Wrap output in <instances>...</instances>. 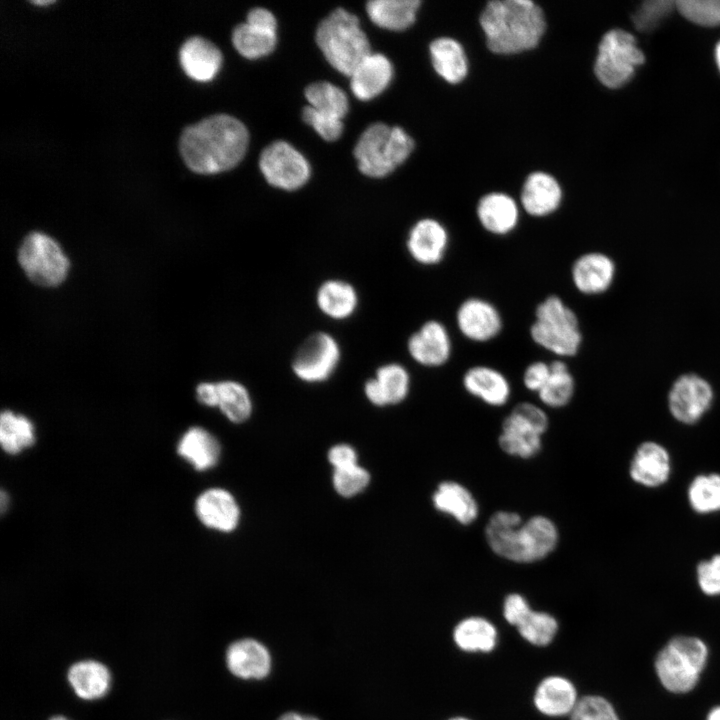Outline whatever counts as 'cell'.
Instances as JSON below:
<instances>
[{"instance_id":"cell-21","label":"cell","mask_w":720,"mask_h":720,"mask_svg":"<svg viewBox=\"0 0 720 720\" xmlns=\"http://www.w3.org/2000/svg\"><path fill=\"white\" fill-rule=\"evenodd\" d=\"M434 509L461 526H470L479 517V502L472 491L456 480L440 481L431 495Z\"/></svg>"},{"instance_id":"cell-4","label":"cell","mask_w":720,"mask_h":720,"mask_svg":"<svg viewBox=\"0 0 720 720\" xmlns=\"http://www.w3.org/2000/svg\"><path fill=\"white\" fill-rule=\"evenodd\" d=\"M529 335L537 346L560 359L576 356L583 342L576 312L555 294L537 304Z\"/></svg>"},{"instance_id":"cell-33","label":"cell","mask_w":720,"mask_h":720,"mask_svg":"<svg viewBox=\"0 0 720 720\" xmlns=\"http://www.w3.org/2000/svg\"><path fill=\"white\" fill-rule=\"evenodd\" d=\"M420 5V0H372L367 2L366 11L375 25L401 31L415 22Z\"/></svg>"},{"instance_id":"cell-49","label":"cell","mask_w":720,"mask_h":720,"mask_svg":"<svg viewBox=\"0 0 720 720\" xmlns=\"http://www.w3.org/2000/svg\"><path fill=\"white\" fill-rule=\"evenodd\" d=\"M528 601L519 593H510L503 604V615L506 621L517 626L530 612Z\"/></svg>"},{"instance_id":"cell-25","label":"cell","mask_w":720,"mask_h":720,"mask_svg":"<svg viewBox=\"0 0 720 720\" xmlns=\"http://www.w3.org/2000/svg\"><path fill=\"white\" fill-rule=\"evenodd\" d=\"M524 211L533 217H545L555 212L562 201V189L550 174L537 171L526 178L520 195Z\"/></svg>"},{"instance_id":"cell-40","label":"cell","mask_w":720,"mask_h":720,"mask_svg":"<svg viewBox=\"0 0 720 720\" xmlns=\"http://www.w3.org/2000/svg\"><path fill=\"white\" fill-rule=\"evenodd\" d=\"M304 93L309 106L321 113L343 119L348 112L346 93L332 83L314 82L306 87Z\"/></svg>"},{"instance_id":"cell-31","label":"cell","mask_w":720,"mask_h":720,"mask_svg":"<svg viewBox=\"0 0 720 720\" xmlns=\"http://www.w3.org/2000/svg\"><path fill=\"white\" fill-rule=\"evenodd\" d=\"M435 72L450 84L463 81L468 73V61L463 46L450 37L433 40L429 46Z\"/></svg>"},{"instance_id":"cell-20","label":"cell","mask_w":720,"mask_h":720,"mask_svg":"<svg viewBox=\"0 0 720 720\" xmlns=\"http://www.w3.org/2000/svg\"><path fill=\"white\" fill-rule=\"evenodd\" d=\"M671 470L672 463L668 450L655 441L641 443L629 464L630 478L646 488H656L665 484Z\"/></svg>"},{"instance_id":"cell-56","label":"cell","mask_w":720,"mask_h":720,"mask_svg":"<svg viewBox=\"0 0 720 720\" xmlns=\"http://www.w3.org/2000/svg\"><path fill=\"white\" fill-rule=\"evenodd\" d=\"M31 2H33L34 4H37V5H46V4L52 3L53 1L52 0H37V1L34 0Z\"/></svg>"},{"instance_id":"cell-54","label":"cell","mask_w":720,"mask_h":720,"mask_svg":"<svg viewBox=\"0 0 720 720\" xmlns=\"http://www.w3.org/2000/svg\"><path fill=\"white\" fill-rule=\"evenodd\" d=\"M1 512L4 513L8 504V496L4 490L1 491Z\"/></svg>"},{"instance_id":"cell-30","label":"cell","mask_w":720,"mask_h":720,"mask_svg":"<svg viewBox=\"0 0 720 720\" xmlns=\"http://www.w3.org/2000/svg\"><path fill=\"white\" fill-rule=\"evenodd\" d=\"M218 440L202 427H191L180 438L177 453L197 471L214 467L220 457Z\"/></svg>"},{"instance_id":"cell-50","label":"cell","mask_w":720,"mask_h":720,"mask_svg":"<svg viewBox=\"0 0 720 720\" xmlns=\"http://www.w3.org/2000/svg\"><path fill=\"white\" fill-rule=\"evenodd\" d=\"M328 459L335 470L357 465V456L354 449L346 444L332 447L328 453Z\"/></svg>"},{"instance_id":"cell-43","label":"cell","mask_w":720,"mask_h":720,"mask_svg":"<svg viewBox=\"0 0 720 720\" xmlns=\"http://www.w3.org/2000/svg\"><path fill=\"white\" fill-rule=\"evenodd\" d=\"M676 8L672 0H649L642 3L632 15L634 26L639 31H651Z\"/></svg>"},{"instance_id":"cell-26","label":"cell","mask_w":720,"mask_h":720,"mask_svg":"<svg viewBox=\"0 0 720 720\" xmlns=\"http://www.w3.org/2000/svg\"><path fill=\"white\" fill-rule=\"evenodd\" d=\"M476 215L481 226L496 236L510 234L519 222V207L515 200L502 192L484 195L476 207Z\"/></svg>"},{"instance_id":"cell-1","label":"cell","mask_w":720,"mask_h":720,"mask_svg":"<svg viewBox=\"0 0 720 720\" xmlns=\"http://www.w3.org/2000/svg\"><path fill=\"white\" fill-rule=\"evenodd\" d=\"M249 142L245 125L228 114H215L187 126L179 139L186 165L196 173L212 174L235 167Z\"/></svg>"},{"instance_id":"cell-47","label":"cell","mask_w":720,"mask_h":720,"mask_svg":"<svg viewBox=\"0 0 720 720\" xmlns=\"http://www.w3.org/2000/svg\"><path fill=\"white\" fill-rule=\"evenodd\" d=\"M697 582L701 591L709 596L720 595V554L702 560L696 568Z\"/></svg>"},{"instance_id":"cell-9","label":"cell","mask_w":720,"mask_h":720,"mask_svg":"<svg viewBox=\"0 0 720 720\" xmlns=\"http://www.w3.org/2000/svg\"><path fill=\"white\" fill-rule=\"evenodd\" d=\"M18 261L27 277L44 287L62 283L70 266L60 245L41 232H32L24 238L19 247Z\"/></svg>"},{"instance_id":"cell-24","label":"cell","mask_w":720,"mask_h":720,"mask_svg":"<svg viewBox=\"0 0 720 720\" xmlns=\"http://www.w3.org/2000/svg\"><path fill=\"white\" fill-rule=\"evenodd\" d=\"M195 513L206 527L221 532L234 530L240 518V509L233 495L221 488L202 492L196 499Z\"/></svg>"},{"instance_id":"cell-35","label":"cell","mask_w":720,"mask_h":720,"mask_svg":"<svg viewBox=\"0 0 720 720\" xmlns=\"http://www.w3.org/2000/svg\"><path fill=\"white\" fill-rule=\"evenodd\" d=\"M549 364L550 377L537 396L543 406L560 409L572 401L576 391V382L565 359L556 358Z\"/></svg>"},{"instance_id":"cell-28","label":"cell","mask_w":720,"mask_h":720,"mask_svg":"<svg viewBox=\"0 0 720 720\" xmlns=\"http://www.w3.org/2000/svg\"><path fill=\"white\" fill-rule=\"evenodd\" d=\"M393 77V66L383 54L370 53L355 68L350 87L356 98L367 101L382 93Z\"/></svg>"},{"instance_id":"cell-29","label":"cell","mask_w":720,"mask_h":720,"mask_svg":"<svg viewBox=\"0 0 720 720\" xmlns=\"http://www.w3.org/2000/svg\"><path fill=\"white\" fill-rule=\"evenodd\" d=\"M226 662L232 674L244 679L264 678L271 666L268 650L253 639H242L231 644L226 653Z\"/></svg>"},{"instance_id":"cell-51","label":"cell","mask_w":720,"mask_h":720,"mask_svg":"<svg viewBox=\"0 0 720 720\" xmlns=\"http://www.w3.org/2000/svg\"><path fill=\"white\" fill-rule=\"evenodd\" d=\"M196 396L200 403L209 407H217V382H202L196 388Z\"/></svg>"},{"instance_id":"cell-32","label":"cell","mask_w":720,"mask_h":720,"mask_svg":"<svg viewBox=\"0 0 720 720\" xmlns=\"http://www.w3.org/2000/svg\"><path fill=\"white\" fill-rule=\"evenodd\" d=\"M577 701L573 684L559 676L545 678L537 687L534 696L536 708L548 716L571 714Z\"/></svg>"},{"instance_id":"cell-39","label":"cell","mask_w":720,"mask_h":720,"mask_svg":"<svg viewBox=\"0 0 720 720\" xmlns=\"http://www.w3.org/2000/svg\"><path fill=\"white\" fill-rule=\"evenodd\" d=\"M692 510L698 514H712L720 511V474L708 473L695 476L687 490Z\"/></svg>"},{"instance_id":"cell-14","label":"cell","mask_w":720,"mask_h":720,"mask_svg":"<svg viewBox=\"0 0 720 720\" xmlns=\"http://www.w3.org/2000/svg\"><path fill=\"white\" fill-rule=\"evenodd\" d=\"M406 349L409 357L419 366L440 368L452 356L451 334L442 321L429 319L409 335Z\"/></svg>"},{"instance_id":"cell-55","label":"cell","mask_w":720,"mask_h":720,"mask_svg":"<svg viewBox=\"0 0 720 720\" xmlns=\"http://www.w3.org/2000/svg\"><path fill=\"white\" fill-rule=\"evenodd\" d=\"M715 58H716L717 66L720 70V41L718 42V44L716 45V48H715Z\"/></svg>"},{"instance_id":"cell-23","label":"cell","mask_w":720,"mask_h":720,"mask_svg":"<svg viewBox=\"0 0 720 720\" xmlns=\"http://www.w3.org/2000/svg\"><path fill=\"white\" fill-rule=\"evenodd\" d=\"M315 304L326 318L332 321H346L357 312L360 297L351 282L340 278H329L317 287Z\"/></svg>"},{"instance_id":"cell-3","label":"cell","mask_w":720,"mask_h":720,"mask_svg":"<svg viewBox=\"0 0 720 720\" xmlns=\"http://www.w3.org/2000/svg\"><path fill=\"white\" fill-rule=\"evenodd\" d=\"M315 39L331 66L347 76L372 53L359 19L343 8L333 10L319 23Z\"/></svg>"},{"instance_id":"cell-19","label":"cell","mask_w":720,"mask_h":720,"mask_svg":"<svg viewBox=\"0 0 720 720\" xmlns=\"http://www.w3.org/2000/svg\"><path fill=\"white\" fill-rule=\"evenodd\" d=\"M615 273L614 261L601 252H587L578 256L570 270L574 288L587 296L606 292L614 281Z\"/></svg>"},{"instance_id":"cell-37","label":"cell","mask_w":720,"mask_h":720,"mask_svg":"<svg viewBox=\"0 0 720 720\" xmlns=\"http://www.w3.org/2000/svg\"><path fill=\"white\" fill-rule=\"evenodd\" d=\"M217 407L233 423H242L252 414L253 401L248 388L236 380L217 382Z\"/></svg>"},{"instance_id":"cell-45","label":"cell","mask_w":720,"mask_h":720,"mask_svg":"<svg viewBox=\"0 0 720 720\" xmlns=\"http://www.w3.org/2000/svg\"><path fill=\"white\" fill-rule=\"evenodd\" d=\"M369 481V473L358 465L336 469L333 474L334 488L344 497H351L360 493L366 488Z\"/></svg>"},{"instance_id":"cell-8","label":"cell","mask_w":720,"mask_h":720,"mask_svg":"<svg viewBox=\"0 0 720 720\" xmlns=\"http://www.w3.org/2000/svg\"><path fill=\"white\" fill-rule=\"evenodd\" d=\"M644 60L635 37L627 31L613 29L600 41L594 73L604 86L619 88L632 78L635 68Z\"/></svg>"},{"instance_id":"cell-15","label":"cell","mask_w":720,"mask_h":720,"mask_svg":"<svg viewBox=\"0 0 720 720\" xmlns=\"http://www.w3.org/2000/svg\"><path fill=\"white\" fill-rule=\"evenodd\" d=\"M276 31L277 21L272 12L257 7L248 12L244 23L234 28L232 42L242 56L257 59L274 50L277 43Z\"/></svg>"},{"instance_id":"cell-46","label":"cell","mask_w":720,"mask_h":720,"mask_svg":"<svg viewBox=\"0 0 720 720\" xmlns=\"http://www.w3.org/2000/svg\"><path fill=\"white\" fill-rule=\"evenodd\" d=\"M302 118L326 141H335L342 135V119L321 113L309 105L303 109Z\"/></svg>"},{"instance_id":"cell-34","label":"cell","mask_w":720,"mask_h":720,"mask_svg":"<svg viewBox=\"0 0 720 720\" xmlns=\"http://www.w3.org/2000/svg\"><path fill=\"white\" fill-rule=\"evenodd\" d=\"M68 681L77 696L85 700H93L107 693L111 676L102 663L86 660L70 667Z\"/></svg>"},{"instance_id":"cell-18","label":"cell","mask_w":720,"mask_h":720,"mask_svg":"<svg viewBox=\"0 0 720 720\" xmlns=\"http://www.w3.org/2000/svg\"><path fill=\"white\" fill-rule=\"evenodd\" d=\"M543 436L534 423L512 409L501 423L498 446L506 455L527 460L541 452Z\"/></svg>"},{"instance_id":"cell-11","label":"cell","mask_w":720,"mask_h":720,"mask_svg":"<svg viewBox=\"0 0 720 720\" xmlns=\"http://www.w3.org/2000/svg\"><path fill=\"white\" fill-rule=\"evenodd\" d=\"M259 167L270 185L288 191L302 187L311 174L306 158L290 143L281 140L264 148Z\"/></svg>"},{"instance_id":"cell-22","label":"cell","mask_w":720,"mask_h":720,"mask_svg":"<svg viewBox=\"0 0 720 720\" xmlns=\"http://www.w3.org/2000/svg\"><path fill=\"white\" fill-rule=\"evenodd\" d=\"M462 386L472 397L490 407H502L511 398L512 388L506 375L495 367L478 364L462 376Z\"/></svg>"},{"instance_id":"cell-48","label":"cell","mask_w":720,"mask_h":720,"mask_svg":"<svg viewBox=\"0 0 720 720\" xmlns=\"http://www.w3.org/2000/svg\"><path fill=\"white\" fill-rule=\"evenodd\" d=\"M551 374L549 362L536 360L529 363L523 371L522 382L524 387L534 393H538L546 384Z\"/></svg>"},{"instance_id":"cell-16","label":"cell","mask_w":720,"mask_h":720,"mask_svg":"<svg viewBox=\"0 0 720 720\" xmlns=\"http://www.w3.org/2000/svg\"><path fill=\"white\" fill-rule=\"evenodd\" d=\"M450 237L446 227L433 218H423L409 229L405 248L409 257L418 265H439L447 255Z\"/></svg>"},{"instance_id":"cell-12","label":"cell","mask_w":720,"mask_h":720,"mask_svg":"<svg viewBox=\"0 0 720 720\" xmlns=\"http://www.w3.org/2000/svg\"><path fill=\"white\" fill-rule=\"evenodd\" d=\"M714 392L710 383L696 374H684L672 384L668 393V409L683 424L698 422L710 409Z\"/></svg>"},{"instance_id":"cell-36","label":"cell","mask_w":720,"mask_h":720,"mask_svg":"<svg viewBox=\"0 0 720 720\" xmlns=\"http://www.w3.org/2000/svg\"><path fill=\"white\" fill-rule=\"evenodd\" d=\"M453 636L457 646L464 651L488 652L496 645L497 631L487 619L473 616L459 622Z\"/></svg>"},{"instance_id":"cell-52","label":"cell","mask_w":720,"mask_h":720,"mask_svg":"<svg viewBox=\"0 0 720 720\" xmlns=\"http://www.w3.org/2000/svg\"><path fill=\"white\" fill-rule=\"evenodd\" d=\"M279 720H318V719L311 717V716H306V715H301L298 713L290 712V713H286L283 716H281L279 718Z\"/></svg>"},{"instance_id":"cell-53","label":"cell","mask_w":720,"mask_h":720,"mask_svg":"<svg viewBox=\"0 0 720 720\" xmlns=\"http://www.w3.org/2000/svg\"><path fill=\"white\" fill-rule=\"evenodd\" d=\"M706 720H720V706L713 708L709 712Z\"/></svg>"},{"instance_id":"cell-38","label":"cell","mask_w":720,"mask_h":720,"mask_svg":"<svg viewBox=\"0 0 720 720\" xmlns=\"http://www.w3.org/2000/svg\"><path fill=\"white\" fill-rule=\"evenodd\" d=\"M35 442L33 423L25 416L5 410L0 416V443L11 455L20 453Z\"/></svg>"},{"instance_id":"cell-5","label":"cell","mask_w":720,"mask_h":720,"mask_svg":"<svg viewBox=\"0 0 720 720\" xmlns=\"http://www.w3.org/2000/svg\"><path fill=\"white\" fill-rule=\"evenodd\" d=\"M413 149L414 141L403 128L377 122L362 132L354 156L364 175L381 178L407 160Z\"/></svg>"},{"instance_id":"cell-57","label":"cell","mask_w":720,"mask_h":720,"mask_svg":"<svg viewBox=\"0 0 720 720\" xmlns=\"http://www.w3.org/2000/svg\"><path fill=\"white\" fill-rule=\"evenodd\" d=\"M49 720H68V719L65 718L64 716H55V717H52V718L49 719Z\"/></svg>"},{"instance_id":"cell-2","label":"cell","mask_w":720,"mask_h":720,"mask_svg":"<svg viewBox=\"0 0 720 720\" xmlns=\"http://www.w3.org/2000/svg\"><path fill=\"white\" fill-rule=\"evenodd\" d=\"M480 26L490 51L516 54L538 45L546 21L541 7L531 0H493L483 9Z\"/></svg>"},{"instance_id":"cell-10","label":"cell","mask_w":720,"mask_h":720,"mask_svg":"<svg viewBox=\"0 0 720 720\" xmlns=\"http://www.w3.org/2000/svg\"><path fill=\"white\" fill-rule=\"evenodd\" d=\"M341 359L338 339L327 331H315L297 347L290 368L299 381L320 384L335 375Z\"/></svg>"},{"instance_id":"cell-27","label":"cell","mask_w":720,"mask_h":720,"mask_svg":"<svg viewBox=\"0 0 720 720\" xmlns=\"http://www.w3.org/2000/svg\"><path fill=\"white\" fill-rule=\"evenodd\" d=\"M179 60L184 72L197 81H210L222 64V53L210 40L188 38L180 47Z\"/></svg>"},{"instance_id":"cell-44","label":"cell","mask_w":720,"mask_h":720,"mask_svg":"<svg viewBox=\"0 0 720 720\" xmlns=\"http://www.w3.org/2000/svg\"><path fill=\"white\" fill-rule=\"evenodd\" d=\"M571 720H619L612 705L600 696L579 699L571 712Z\"/></svg>"},{"instance_id":"cell-41","label":"cell","mask_w":720,"mask_h":720,"mask_svg":"<svg viewBox=\"0 0 720 720\" xmlns=\"http://www.w3.org/2000/svg\"><path fill=\"white\" fill-rule=\"evenodd\" d=\"M516 627L520 635L528 642L537 646H545L554 638L558 623L552 615L546 612L531 610Z\"/></svg>"},{"instance_id":"cell-13","label":"cell","mask_w":720,"mask_h":720,"mask_svg":"<svg viewBox=\"0 0 720 720\" xmlns=\"http://www.w3.org/2000/svg\"><path fill=\"white\" fill-rule=\"evenodd\" d=\"M455 323L459 333L474 343H487L503 330L501 312L491 301L482 297H468L456 309Z\"/></svg>"},{"instance_id":"cell-7","label":"cell","mask_w":720,"mask_h":720,"mask_svg":"<svg viewBox=\"0 0 720 720\" xmlns=\"http://www.w3.org/2000/svg\"><path fill=\"white\" fill-rule=\"evenodd\" d=\"M707 655V647L700 639L675 637L657 655L655 668L658 678L670 692L686 693L697 684Z\"/></svg>"},{"instance_id":"cell-42","label":"cell","mask_w":720,"mask_h":720,"mask_svg":"<svg viewBox=\"0 0 720 720\" xmlns=\"http://www.w3.org/2000/svg\"><path fill=\"white\" fill-rule=\"evenodd\" d=\"M675 3L678 11L695 24L720 25V0H678Z\"/></svg>"},{"instance_id":"cell-17","label":"cell","mask_w":720,"mask_h":720,"mask_svg":"<svg viewBox=\"0 0 720 720\" xmlns=\"http://www.w3.org/2000/svg\"><path fill=\"white\" fill-rule=\"evenodd\" d=\"M411 389V374L399 362H387L378 366L374 375L363 386L367 400L377 406L397 405L407 399Z\"/></svg>"},{"instance_id":"cell-58","label":"cell","mask_w":720,"mask_h":720,"mask_svg":"<svg viewBox=\"0 0 720 720\" xmlns=\"http://www.w3.org/2000/svg\"><path fill=\"white\" fill-rule=\"evenodd\" d=\"M450 720H469V719H466V718H463V717H456V718H452V719H450Z\"/></svg>"},{"instance_id":"cell-6","label":"cell","mask_w":720,"mask_h":720,"mask_svg":"<svg viewBox=\"0 0 720 720\" xmlns=\"http://www.w3.org/2000/svg\"><path fill=\"white\" fill-rule=\"evenodd\" d=\"M560 531L550 517L535 514L507 529L494 554L517 564H532L548 558L558 547Z\"/></svg>"}]
</instances>
